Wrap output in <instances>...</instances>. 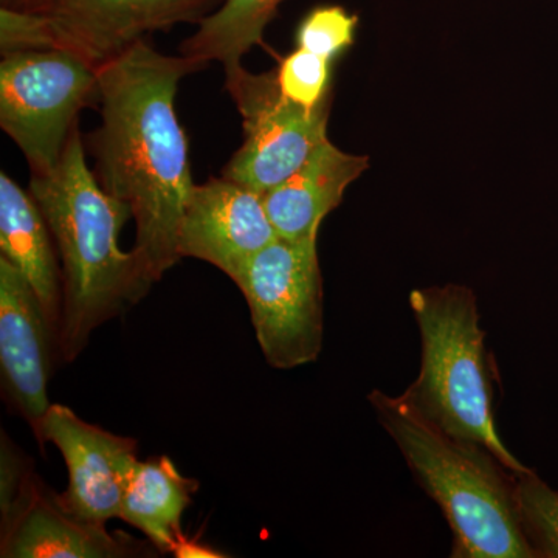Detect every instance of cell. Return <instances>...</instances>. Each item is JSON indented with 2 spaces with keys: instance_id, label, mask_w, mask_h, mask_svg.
<instances>
[{
  "instance_id": "6da1fadb",
  "label": "cell",
  "mask_w": 558,
  "mask_h": 558,
  "mask_svg": "<svg viewBox=\"0 0 558 558\" xmlns=\"http://www.w3.org/2000/svg\"><path fill=\"white\" fill-rule=\"evenodd\" d=\"M145 40L98 69L101 126L90 137L101 189L131 209L134 252L150 284L180 260V222L191 191L189 146L175 116L180 81L205 68Z\"/></svg>"
},
{
  "instance_id": "7a4b0ae2",
  "label": "cell",
  "mask_w": 558,
  "mask_h": 558,
  "mask_svg": "<svg viewBox=\"0 0 558 558\" xmlns=\"http://www.w3.org/2000/svg\"><path fill=\"white\" fill-rule=\"evenodd\" d=\"M31 194L61 258L60 357L72 363L95 330L137 304L153 284L134 250L120 248V231L132 218L131 209L106 193L87 167L78 126L54 170L32 174Z\"/></svg>"
},
{
  "instance_id": "3957f363",
  "label": "cell",
  "mask_w": 558,
  "mask_h": 558,
  "mask_svg": "<svg viewBox=\"0 0 558 558\" xmlns=\"http://www.w3.org/2000/svg\"><path fill=\"white\" fill-rule=\"evenodd\" d=\"M369 402L418 486L442 510L454 558H534L519 515L517 473L494 454L451 438L403 398L381 391Z\"/></svg>"
},
{
  "instance_id": "277c9868",
  "label": "cell",
  "mask_w": 558,
  "mask_h": 558,
  "mask_svg": "<svg viewBox=\"0 0 558 558\" xmlns=\"http://www.w3.org/2000/svg\"><path fill=\"white\" fill-rule=\"evenodd\" d=\"M410 306L421 332V373L403 398L451 438L480 447L513 473L527 468L498 436L490 355L475 293L464 286L416 289Z\"/></svg>"
},
{
  "instance_id": "5b68a950",
  "label": "cell",
  "mask_w": 558,
  "mask_h": 558,
  "mask_svg": "<svg viewBox=\"0 0 558 558\" xmlns=\"http://www.w3.org/2000/svg\"><path fill=\"white\" fill-rule=\"evenodd\" d=\"M100 98L98 68L68 50H21L0 64V126L14 140L32 174L61 160L78 112Z\"/></svg>"
},
{
  "instance_id": "8992f818",
  "label": "cell",
  "mask_w": 558,
  "mask_h": 558,
  "mask_svg": "<svg viewBox=\"0 0 558 558\" xmlns=\"http://www.w3.org/2000/svg\"><path fill=\"white\" fill-rule=\"evenodd\" d=\"M247 300L264 359L275 369L310 365L323 348V279L317 241L278 238L234 279Z\"/></svg>"
},
{
  "instance_id": "52a82bcc",
  "label": "cell",
  "mask_w": 558,
  "mask_h": 558,
  "mask_svg": "<svg viewBox=\"0 0 558 558\" xmlns=\"http://www.w3.org/2000/svg\"><path fill=\"white\" fill-rule=\"evenodd\" d=\"M226 73L227 90L242 117L244 143L223 178L264 196L300 170L328 140V100L304 108L281 94L277 75H253L242 65Z\"/></svg>"
},
{
  "instance_id": "ba28073f",
  "label": "cell",
  "mask_w": 558,
  "mask_h": 558,
  "mask_svg": "<svg viewBox=\"0 0 558 558\" xmlns=\"http://www.w3.org/2000/svg\"><path fill=\"white\" fill-rule=\"evenodd\" d=\"M35 436L40 449L53 444L64 458L69 486L58 495L70 515L101 527L119 519L128 480L138 462L137 440L92 425L61 403H51Z\"/></svg>"
},
{
  "instance_id": "9c48e42d",
  "label": "cell",
  "mask_w": 558,
  "mask_h": 558,
  "mask_svg": "<svg viewBox=\"0 0 558 558\" xmlns=\"http://www.w3.org/2000/svg\"><path fill=\"white\" fill-rule=\"evenodd\" d=\"M60 357L35 290L9 259L0 256V373L7 402L38 432L50 409L49 381Z\"/></svg>"
},
{
  "instance_id": "30bf717a",
  "label": "cell",
  "mask_w": 558,
  "mask_h": 558,
  "mask_svg": "<svg viewBox=\"0 0 558 558\" xmlns=\"http://www.w3.org/2000/svg\"><path fill=\"white\" fill-rule=\"evenodd\" d=\"M263 194L227 178L191 191L179 230L180 258L205 260L234 281L253 256L278 240Z\"/></svg>"
},
{
  "instance_id": "8fae6325",
  "label": "cell",
  "mask_w": 558,
  "mask_h": 558,
  "mask_svg": "<svg viewBox=\"0 0 558 558\" xmlns=\"http://www.w3.org/2000/svg\"><path fill=\"white\" fill-rule=\"evenodd\" d=\"M150 543L84 523L62 508L60 495L32 472L9 512L0 517L2 558H130L156 556Z\"/></svg>"
},
{
  "instance_id": "7c38bea8",
  "label": "cell",
  "mask_w": 558,
  "mask_h": 558,
  "mask_svg": "<svg viewBox=\"0 0 558 558\" xmlns=\"http://www.w3.org/2000/svg\"><path fill=\"white\" fill-rule=\"evenodd\" d=\"M209 0H57L46 14L49 49L78 54L95 68L120 57L150 32L194 20Z\"/></svg>"
},
{
  "instance_id": "4fadbf2b",
  "label": "cell",
  "mask_w": 558,
  "mask_h": 558,
  "mask_svg": "<svg viewBox=\"0 0 558 558\" xmlns=\"http://www.w3.org/2000/svg\"><path fill=\"white\" fill-rule=\"evenodd\" d=\"M366 168V157L343 153L325 140L300 170L264 194L278 236L292 242L317 241L323 219L339 207L344 191Z\"/></svg>"
},
{
  "instance_id": "5bb4252c",
  "label": "cell",
  "mask_w": 558,
  "mask_h": 558,
  "mask_svg": "<svg viewBox=\"0 0 558 558\" xmlns=\"http://www.w3.org/2000/svg\"><path fill=\"white\" fill-rule=\"evenodd\" d=\"M53 236L43 211L5 172L0 174V252L35 290L40 306L58 333L62 322V269L54 255Z\"/></svg>"
},
{
  "instance_id": "9a60e30c",
  "label": "cell",
  "mask_w": 558,
  "mask_h": 558,
  "mask_svg": "<svg viewBox=\"0 0 558 558\" xmlns=\"http://www.w3.org/2000/svg\"><path fill=\"white\" fill-rule=\"evenodd\" d=\"M199 488L168 457L137 462L128 480L119 519L138 529L159 553H174L182 517Z\"/></svg>"
},
{
  "instance_id": "2e32d148",
  "label": "cell",
  "mask_w": 558,
  "mask_h": 558,
  "mask_svg": "<svg viewBox=\"0 0 558 558\" xmlns=\"http://www.w3.org/2000/svg\"><path fill=\"white\" fill-rule=\"evenodd\" d=\"M284 0H226L215 14L182 44L185 57L220 61L226 70L241 65L242 57L263 43L264 31Z\"/></svg>"
},
{
  "instance_id": "e0dca14e",
  "label": "cell",
  "mask_w": 558,
  "mask_h": 558,
  "mask_svg": "<svg viewBox=\"0 0 558 558\" xmlns=\"http://www.w3.org/2000/svg\"><path fill=\"white\" fill-rule=\"evenodd\" d=\"M515 499L535 557L558 558V492L527 470L517 473Z\"/></svg>"
},
{
  "instance_id": "ac0fdd59",
  "label": "cell",
  "mask_w": 558,
  "mask_h": 558,
  "mask_svg": "<svg viewBox=\"0 0 558 558\" xmlns=\"http://www.w3.org/2000/svg\"><path fill=\"white\" fill-rule=\"evenodd\" d=\"M330 61L299 49L289 54L277 73L281 94L304 108H317L326 101L329 89Z\"/></svg>"
},
{
  "instance_id": "d6986e66",
  "label": "cell",
  "mask_w": 558,
  "mask_h": 558,
  "mask_svg": "<svg viewBox=\"0 0 558 558\" xmlns=\"http://www.w3.org/2000/svg\"><path fill=\"white\" fill-rule=\"evenodd\" d=\"M357 16L340 7H323L312 11L299 31V49L332 61L354 43Z\"/></svg>"
},
{
  "instance_id": "ffe728a7",
  "label": "cell",
  "mask_w": 558,
  "mask_h": 558,
  "mask_svg": "<svg viewBox=\"0 0 558 558\" xmlns=\"http://www.w3.org/2000/svg\"><path fill=\"white\" fill-rule=\"evenodd\" d=\"M33 472L32 461L2 432L0 440V517L9 512L25 481Z\"/></svg>"
},
{
  "instance_id": "44dd1931",
  "label": "cell",
  "mask_w": 558,
  "mask_h": 558,
  "mask_svg": "<svg viewBox=\"0 0 558 558\" xmlns=\"http://www.w3.org/2000/svg\"><path fill=\"white\" fill-rule=\"evenodd\" d=\"M175 557L178 558H222L227 557L226 554H220L219 550L209 548L205 543L199 539L186 538L185 535L179 538L178 545L174 548Z\"/></svg>"
},
{
  "instance_id": "7402d4cb",
  "label": "cell",
  "mask_w": 558,
  "mask_h": 558,
  "mask_svg": "<svg viewBox=\"0 0 558 558\" xmlns=\"http://www.w3.org/2000/svg\"><path fill=\"white\" fill-rule=\"evenodd\" d=\"M2 9L22 11V13L47 14L53 9L57 0H0Z\"/></svg>"
}]
</instances>
